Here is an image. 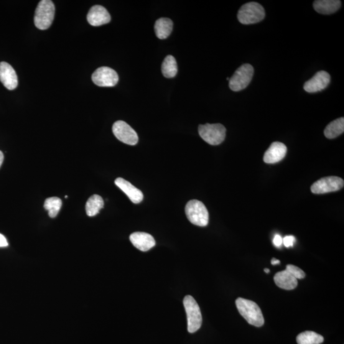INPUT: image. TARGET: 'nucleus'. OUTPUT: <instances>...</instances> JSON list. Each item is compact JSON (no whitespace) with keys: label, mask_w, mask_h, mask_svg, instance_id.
I'll list each match as a JSON object with an SVG mask.
<instances>
[{"label":"nucleus","mask_w":344,"mask_h":344,"mask_svg":"<svg viewBox=\"0 0 344 344\" xmlns=\"http://www.w3.org/2000/svg\"><path fill=\"white\" fill-rule=\"evenodd\" d=\"M155 35L160 39H165L169 37L173 30L172 20L168 18H160L155 23Z\"/></svg>","instance_id":"obj_19"},{"label":"nucleus","mask_w":344,"mask_h":344,"mask_svg":"<svg viewBox=\"0 0 344 344\" xmlns=\"http://www.w3.org/2000/svg\"><path fill=\"white\" fill-rule=\"evenodd\" d=\"M274 282L278 287L285 290L295 289L298 285V279L286 270L277 272L275 275Z\"/></svg>","instance_id":"obj_17"},{"label":"nucleus","mask_w":344,"mask_h":344,"mask_svg":"<svg viewBox=\"0 0 344 344\" xmlns=\"http://www.w3.org/2000/svg\"><path fill=\"white\" fill-rule=\"evenodd\" d=\"M287 153V147L283 143L273 142L265 152L263 157L264 163L274 164L284 159Z\"/></svg>","instance_id":"obj_14"},{"label":"nucleus","mask_w":344,"mask_h":344,"mask_svg":"<svg viewBox=\"0 0 344 344\" xmlns=\"http://www.w3.org/2000/svg\"><path fill=\"white\" fill-rule=\"evenodd\" d=\"M115 183L117 187L121 189L126 194L127 197L133 203H139L142 202L143 199H144V195H143L142 191L135 187L128 181L122 178H117L115 180Z\"/></svg>","instance_id":"obj_16"},{"label":"nucleus","mask_w":344,"mask_h":344,"mask_svg":"<svg viewBox=\"0 0 344 344\" xmlns=\"http://www.w3.org/2000/svg\"><path fill=\"white\" fill-rule=\"evenodd\" d=\"M330 74L325 71H320L316 73L310 80L306 82L303 88L307 93H317L326 88V87L330 84Z\"/></svg>","instance_id":"obj_11"},{"label":"nucleus","mask_w":344,"mask_h":344,"mask_svg":"<svg viewBox=\"0 0 344 344\" xmlns=\"http://www.w3.org/2000/svg\"><path fill=\"white\" fill-rule=\"evenodd\" d=\"M253 75V66L250 64H244L237 69L233 75L229 78V88L236 92L243 90L251 83Z\"/></svg>","instance_id":"obj_7"},{"label":"nucleus","mask_w":344,"mask_h":344,"mask_svg":"<svg viewBox=\"0 0 344 344\" xmlns=\"http://www.w3.org/2000/svg\"><path fill=\"white\" fill-rule=\"evenodd\" d=\"M235 303L239 313L250 325L256 327L264 325L263 315L257 303L242 298H237Z\"/></svg>","instance_id":"obj_1"},{"label":"nucleus","mask_w":344,"mask_h":344,"mask_svg":"<svg viewBox=\"0 0 344 344\" xmlns=\"http://www.w3.org/2000/svg\"><path fill=\"white\" fill-rule=\"evenodd\" d=\"M344 181L336 176L321 178L311 186L310 190L313 194H325L335 192L342 189Z\"/></svg>","instance_id":"obj_8"},{"label":"nucleus","mask_w":344,"mask_h":344,"mask_svg":"<svg viewBox=\"0 0 344 344\" xmlns=\"http://www.w3.org/2000/svg\"><path fill=\"white\" fill-rule=\"evenodd\" d=\"M8 245L9 244H8L6 238L3 234H0V247H7Z\"/></svg>","instance_id":"obj_28"},{"label":"nucleus","mask_w":344,"mask_h":344,"mask_svg":"<svg viewBox=\"0 0 344 344\" xmlns=\"http://www.w3.org/2000/svg\"><path fill=\"white\" fill-rule=\"evenodd\" d=\"M55 14V4L50 0H42L35 10L34 22L39 30L48 29L52 24Z\"/></svg>","instance_id":"obj_2"},{"label":"nucleus","mask_w":344,"mask_h":344,"mask_svg":"<svg viewBox=\"0 0 344 344\" xmlns=\"http://www.w3.org/2000/svg\"><path fill=\"white\" fill-rule=\"evenodd\" d=\"M62 201L58 197H50L46 199L44 203V208L48 210V216L51 218H55L60 211Z\"/></svg>","instance_id":"obj_24"},{"label":"nucleus","mask_w":344,"mask_h":344,"mask_svg":"<svg viewBox=\"0 0 344 344\" xmlns=\"http://www.w3.org/2000/svg\"><path fill=\"white\" fill-rule=\"evenodd\" d=\"M183 303L187 314L188 330L191 333H195L202 325L200 308L195 298L190 295L183 298Z\"/></svg>","instance_id":"obj_5"},{"label":"nucleus","mask_w":344,"mask_h":344,"mask_svg":"<svg viewBox=\"0 0 344 344\" xmlns=\"http://www.w3.org/2000/svg\"><path fill=\"white\" fill-rule=\"evenodd\" d=\"M283 242V239L280 234H276L275 235L274 240H273V243H274V246L277 247H280L282 246Z\"/></svg>","instance_id":"obj_27"},{"label":"nucleus","mask_w":344,"mask_h":344,"mask_svg":"<svg viewBox=\"0 0 344 344\" xmlns=\"http://www.w3.org/2000/svg\"><path fill=\"white\" fill-rule=\"evenodd\" d=\"M264 272L267 273V274H269V273H270V270H269V269H265L264 270Z\"/></svg>","instance_id":"obj_31"},{"label":"nucleus","mask_w":344,"mask_h":344,"mask_svg":"<svg viewBox=\"0 0 344 344\" xmlns=\"http://www.w3.org/2000/svg\"><path fill=\"white\" fill-rule=\"evenodd\" d=\"M129 240L137 249L143 252L149 251L155 245L154 237L144 232H135L130 235Z\"/></svg>","instance_id":"obj_15"},{"label":"nucleus","mask_w":344,"mask_h":344,"mask_svg":"<svg viewBox=\"0 0 344 344\" xmlns=\"http://www.w3.org/2000/svg\"><path fill=\"white\" fill-rule=\"evenodd\" d=\"M87 19L91 25L99 27L111 21V17L105 8L101 5H94L89 10Z\"/></svg>","instance_id":"obj_12"},{"label":"nucleus","mask_w":344,"mask_h":344,"mask_svg":"<svg viewBox=\"0 0 344 344\" xmlns=\"http://www.w3.org/2000/svg\"><path fill=\"white\" fill-rule=\"evenodd\" d=\"M185 211L188 220L196 226L205 227L208 225L209 214L207 209L200 201L193 200L186 204Z\"/></svg>","instance_id":"obj_4"},{"label":"nucleus","mask_w":344,"mask_h":344,"mask_svg":"<svg viewBox=\"0 0 344 344\" xmlns=\"http://www.w3.org/2000/svg\"><path fill=\"white\" fill-rule=\"evenodd\" d=\"M0 81L9 90H14L18 85V78L14 69L6 62L0 63Z\"/></svg>","instance_id":"obj_13"},{"label":"nucleus","mask_w":344,"mask_h":344,"mask_svg":"<svg viewBox=\"0 0 344 344\" xmlns=\"http://www.w3.org/2000/svg\"><path fill=\"white\" fill-rule=\"evenodd\" d=\"M287 272H289L293 276L297 278V279H304L305 277V272L300 268L295 266L293 264H287L286 269Z\"/></svg>","instance_id":"obj_25"},{"label":"nucleus","mask_w":344,"mask_h":344,"mask_svg":"<svg viewBox=\"0 0 344 344\" xmlns=\"http://www.w3.org/2000/svg\"><path fill=\"white\" fill-rule=\"evenodd\" d=\"M271 262L272 265H275L280 263V261H279V260L275 258H273L272 259Z\"/></svg>","instance_id":"obj_30"},{"label":"nucleus","mask_w":344,"mask_h":344,"mask_svg":"<svg viewBox=\"0 0 344 344\" xmlns=\"http://www.w3.org/2000/svg\"><path fill=\"white\" fill-rule=\"evenodd\" d=\"M344 131V118H340L334 120L326 127L324 134L325 136L329 139H335L342 134Z\"/></svg>","instance_id":"obj_20"},{"label":"nucleus","mask_w":344,"mask_h":344,"mask_svg":"<svg viewBox=\"0 0 344 344\" xmlns=\"http://www.w3.org/2000/svg\"><path fill=\"white\" fill-rule=\"evenodd\" d=\"M264 17V8L256 2H249L244 4L240 9L237 14L239 21L246 25L261 22Z\"/></svg>","instance_id":"obj_3"},{"label":"nucleus","mask_w":344,"mask_h":344,"mask_svg":"<svg viewBox=\"0 0 344 344\" xmlns=\"http://www.w3.org/2000/svg\"><path fill=\"white\" fill-rule=\"evenodd\" d=\"M226 80H227V81H229V78L227 77Z\"/></svg>","instance_id":"obj_32"},{"label":"nucleus","mask_w":344,"mask_h":344,"mask_svg":"<svg viewBox=\"0 0 344 344\" xmlns=\"http://www.w3.org/2000/svg\"><path fill=\"white\" fill-rule=\"evenodd\" d=\"M92 81L100 87H113L119 81V76L116 71L107 66L100 67L92 75Z\"/></svg>","instance_id":"obj_10"},{"label":"nucleus","mask_w":344,"mask_h":344,"mask_svg":"<svg viewBox=\"0 0 344 344\" xmlns=\"http://www.w3.org/2000/svg\"><path fill=\"white\" fill-rule=\"evenodd\" d=\"M226 127L221 124L200 125L198 133L204 141L211 145L221 144L225 139Z\"/></svg>","instance_id":"obj_6"},{"label":"nucleus","mask_w":344,"mask_h":344,"mask_svg":"<svg viewBox=\"0 0 344 344\" xmlns=\"http://www.w3.org/2000/svg\"><path fill=\"white\" fill-rule=\"evenodd\" d=\"M4 154H3V152L0 150V167H1L3 162H4Z\"/></svg>","instance_id":"obj_29"},{"label":"nucleus","mask_w":344,"mask_h":344,"mask_svg":"<svg viewBox=\"0 0 344 344\" xmlns=\"http://www.w3.org/2000/svg\"><path fill=\"white\" fill-rule=\"evenodd\" d=\"M313 9L321 14H333L340 9L341 2L339 0H317L313 4Z\"/></svg>","instance_id":"obj_18"},{"label":"nucleus","mask_w":344,"mask_h":344,"mask_svg":"<svg viewBox=\"0 0 344 344\" xmlns=\"http://www.w3.org/2000/svg\"><path fill=\"white\" fill-rule=\"evenodd\" d=\"M112 131L115 137L124 144L135 145L139 142V137L136 131L124 121H117L115 122L112 126Z\"/></svg>","instance_id":"obj_9"},{"label":"nucleus","mask_w":344,"mask_h":344,"mask_svg":"<svg viewBox=\"0 0 344 344\" xmlns=\"http://www.w3.org/2000/svg\"><path fill=\"white\" fill-rule=\"evenodd\" d=\"M163 75L166 78H173L178 71L177 63L173 56H167L163 61L162 66Z\"/></svg>","instance_id":"obj_22"},{"label":"nucleus","mask_w":344,"mask_h":344,"mask_svg":"<svg viewBox=\"0 0 344 344\" xmlns=\"http://www.w3.org/2000/svg\"><path fill=\"white\" fill-rule=\"evenodd\" d=\"M295 241L296 239L295 236L289 235L285 236L284 238L283 239L282 244H284L285 247H293Z\"/></svg>","instance_id":"obj_26"},{"label":"nucleus","mask_w":344,"mask_h":344,"mask_svg":"<svg viewBox=\"0 0 344 344\" xmlns=\"http://www.w3.org/2000/svg\"><path fill=\"white\" fill-rule=\"evenodd\" d=\"M298 344H321L324 341L322 335L314 331H305L297 336Z\"/></svg>","instance_id":"obj_23"},{"label":"nucleus","mask_w":344,"mask_h":344,"mask_svg":"<svg viewBox=\"0 0 344 344\" xmlns=\"http://www.w3.org/2000/svg\"><path fill=\"white\" fill-rule=\"evenodd\" d=\"M104 201L100 196L94 195L87 201L86 210L87 215L89 217L95 216L99 210L103 208Z\"/></svg>","instance_id":"obj_21"}]
</instances>
